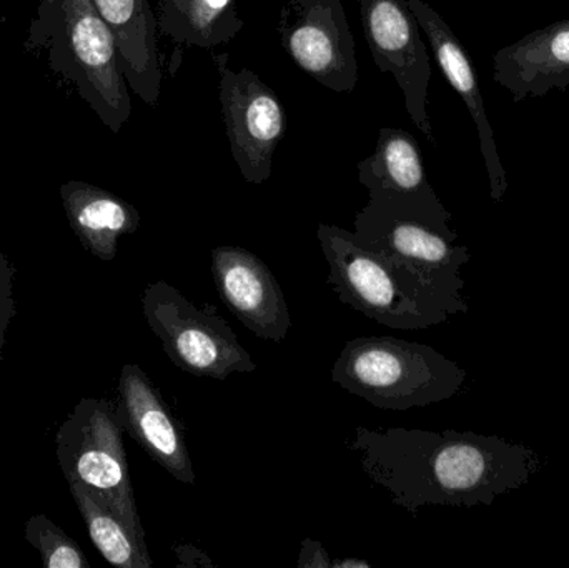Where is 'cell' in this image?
Masks as SVG:
<instances>
[{
    "instance_id": "cell-1",
    "label": "cell",
    "mask_w": 569,
    "mask_h": 568,
    "mask_svg": "<svg viewBox=\"0 0 569 568\" xmlns=\"http://www.w3.org/2000/svg\"><path fill=\"white\" fill-rule=\"evenodd\" d=\"M348 446L391 504L411 517L428 506H491L527 486L543 466L540 454L523 444L457 430L355 427Z\"/></svg>"
},
{
    "instance_id": "cell-2",
    "label": "cell",
    "mask_w": 569,
    "mask_h": 568,
    "mask_svg": "<svg viewBox=\"0 0 569 568\" xmlns=\"http://www.w3.org/2000/svg\"><path fill=\"white\" fill-rule=\"evenodd\" d=\"M23 50L42 63L57 87L73 93L100 122L119 133L132 116V97L116 37L92 0H39Z\"/></svg>"
},
{
    "instance_id": "cell-3",
    "label": "cell",
    "mask_w": 569,
    "mask_h": 568,
    "mask_svg": "<svg viewBox=\"0 0 569 568\" xmlns=\"http://www.w3.org/2000/svg\"><path fill=\"white\" fill-rule=\"evenodd\" d=\"M330 267L327 283L338 300L368 319L397 330H423L470 310L407 267L361 246L350 230L320 223L317 230Z\"/></svg>"
},
{
    "instance_id": "cell-4",
    "label": "cell",
    "mask_w": 569,
    "mask_h": 568,
    "mask_svg": "<svg viewBox=\"0 0 569 568\" xmlns=\"http://www.w3.org/2000/svg\"><path fill=\"white\" fill-rule=\"evenodd\" d=\"M331 379L375 409L410 410L458 396L467 370L425 343L358 337L345 343Z\"/></svg>"
},
{
    "instance_id": "cell-5",
    "label": "cell",
    "mask_w": 569,
    "mask_h": 568,
    "mask_svg": "<svg viewBox=\"0 0 569 568\" xmlns=\"http://www.w3.org/2000/svg\"><path fill=\"white\" fill-rule=\"evenodd\" d=\"M451 213L443 203L417 202L388 193H368L355 216V240L407 267L457 299H465L461 267L470 262L468 247L457 246Z\"/></svg>"
},
{
    "instance_id": "cell-6",
    "label": "cell",
    "mask_w": 569,
    "mask_h": 568,
    "mask_svg": "<svg viewBox=\"0 0 569 568\" xmlns=\"http://www.w3.org/2000/svg\"><path fill=\"white\" fill-rule=\"evenodd\" d=\"M56 454L67 484L89 487L146 539L116 402L83 397L57 430Z\"/></svg>"
},
{
    "instance_id": "cell-7",
    "label": "cell",
    "mask_w": 569,
    "mask_h": 568,
    "mask_svg": "<svg viewBox=\"0 0 569 568\" xmlns=\"http://www.w3.org/2000/svg\"><path fill=\"white\" fill-rule=\"evenodd\" d=\"M142 312L166 356L190 376L226 380L259 369L216 306L199 309L166 280L143 290Z\"/></svg>"
},
{
    "instance_id": "cell-8",
    "label": "cell",
    "mask_w": 569,
    "mask_h": 568,
    "mask_svg": "<svg viewBox=\"0 0 569 568\" xmlns=\"http://www.w3.org/2000/svg\"><path fill=\"white\" fill-rule=\"evenodd\" d=\"M212 60L230 152L243 179L262 186L272 176L273 153L287 133L284 106L253 70H233L229 53H213Z\"/></svg>"
},
{
    "instance_id": "cell-9",
    "label": "cell",
    "mask_w": 569,
    "mask_h": 568,
    "mask_svg": "<svg viewBox=\"0 0 569 568\" xmlns=\"http://www.w3.org/2000/svg\"><path fill=\"white\" fill-rule=\"evenodd\" d=\"M277 32L298 69L333 92H353L357 53L341 0H288Z\"/></svg>"
},
{
    "instance_id": "cell-10",
    "label": "cell",
    "mask_w": 569,
    "mask_h": 568,
    "mask_svg": "<svg viewBox=\"0 0 569 568\" xmlns=\"http://www.w3.org/2000/svg\"><path fill=\"white\" fill-rule=\"evenodd\" d=\"M365 39L378 70L391 73L405 109L421 133L435 142L428 117L431 59L421 27L407 0H358Z\"/></svg>"
},
{
    "instance_id": "cell-11",
    "label": "cell",
    "mask_w": 569,
    "mask_h": 568,
    "mask_svg": "<svg viewBox=\"0 0 569 568\" xmlns=\"http://www.w3.org/2000/svg\"><path fill=\"white\" fill-rule=\"evenodd\" d=\"M117 393L116 413L123 434L132 437L173 479L196 486V470L182 426L142 367H122Z\"/></svg>"
},
{
    "instance_id": "cell-12",
    "label": "cell",
    "mask_w": 569,
    "mask_h": 568,
    "mask_svg": "<svg viewBox=\"0 0 569 568\" xmlns=\"http://www.w3.org/2000/svg\"><path fill=\"white\" fill-rule=\"evenodd\" d=\"M212 277L220 299L250 332L267 342L287 339L291 329L287 299L260 257L242 247H216Z\"/></svg>"
},
{
    "instance_id": "cell-13",
    "label": "cell",
    "mask_w": 569,
    "mask_h": 568,
    "mask_svg": "<svg viewBox=\"0 0 569 568\" xmlns=\"http://www.w3.org/2000/svg\"><path fill=\"white\" fill-rule=\"evenodd\" d=\"M411 12L417 17L421 30L427 33L431 43L435 59L445 79L448 80L455 92L461 97L471 119L477 123L478 137H480L481 156L490 177L491 199L501 202L508 190L507 170L498 156L497 142H495L493 129L485 110L483 97H481L480 83L473 62L468 56L463 43L455 36L443 17L425 0H407Z\"/></svg>"
},
{
    "instance_id": "cell-14",
    "label": "cell",
    "mask_w": 569,
    "mask_h": 568,
    "mask_svg": "<svg viewBox=\"0 0 569 568\" xmlns=\"http://www.w3.org/2000/svg\"><path fill=\"white\" fill-rule=\"evenodd\" d=\"M493 79L515 102L569 87V19L541 27L493 56Z\"/></svg>"
},
{
    "instance_id": "cell-15",
    "label": "cell",
    "mask_w": 569,
    "mask_h": 568,
    "mask_svg": "<svg viewBox=\"0 0 569 568\" xmlns=\"http://www.w3.org/2000/svg\"><path fill=\"white\" fill-rule=\"evenodd\" d=\"M116 37L120 69L133 96L156 107L163 72L157 19L149 0H92Z\"/></svg>"
},
{
    "instance_id": "cell-16",
    "label": "cell",
    "mask_w": 569,
    "mask_h": 568,
    "mask_svg": "<svg viewBox=\"0 0 569 568\" xmlns=\"http://www.w3.org/2000/svg\"><path fill=\"white\" fill-rule=\"evenodd\" d=\"M67 220L87 252L112 262L119 240L139 230L140 213L132 203L92 183L70 180L60 186Z\"/></svg>"
},
{
    "instance_id": "cell-17",
    "label": "cell",
    "mask_w": 569,
    "mask_h": 568,
    "mask_svg": "<svg viewBox=\"0 0 569 568\" xmlns=\"http://www.w3.org/2000/svg\"><path fill=\"white\" fill-rule=\"evenodd\" d=\"M358 180L367 187L368 193H388L417 202H441L428 182L420 146L407 130L380 129L375 152L358 163Z\"/></svg>"
},
{
    "instance_id": "cell-18",
    "label": "cell",
    "mask_w": 569,
    "mask_h": 568,
    "mask_svg": "<svg viewBox=\"0 0 569 568\" xmlns=\"http://www.w3.org/2000/svg\"><path fill=\"white\" fill-rule=\"evenodd\" d=\"M157 30L179 47L213 49L246 27L237 0H157Z\"/></svg>"
},
{
    "instance_id": "cell-19",
    "label": "cell",
    "mask_w": 569,
    "mask_h": 568,
    "mask_svg": "<svg viewBox=\"0 0 569 568\" xmlns=\"http://www.w3.org/2000/svg\"><path fill=\"white\" fill-rule=\"evenodd\" d=\"M77 509L86 522L87 532L100 556L113 567L150 568L152 557L146 539L137 536L122 517L117 516L109 504L103 502L89 487L69 484Z\"/></svg>"
},
{
    "instance_id": "cell-20",
    "label": "cell",
    "mask_w": 569,
    "mask_h": 568,
    "mask_svg": "<svg viewBox=\"0 0 569 568\" xmlns=\"http://www.w3.org/2000/svg\"><path fill=\"white\" fill-rule=\"evenodd\" d=\"M26 540L39 552L47 568H90L86 554L76 540L43 514L30 516L23 527Z\"/></svg>"
},
{
    "instance_id": "cell-21",
    "label": "cell",
    "mask_w": 569,
    "mask_h": 568,
    "mask_svg": "<svg viewBox=\"0 0 569 568\" xmlns=\"http://www.w3.org/2000/svg\"><path fill=\"white\" fill-rule=\"evenodd\" d=\"M16 276V266L10 262L9 257L0 253V362H2V349L6 346V333L17 312L16 299H13Z\"/></svg>"
},
{
    "instance_id": "cell-22",
    "label": "cell",
    "mask_w": 569,
    "mask_h": 568,
    "mask_svg": "<svg viewBox=\"0 0 569 568\" xmlns=\"http://www.w3.org/2000/svg\"><path fill=\"white\" fill-rule=\"evenodd\" d=\"M333 560L328 556L325 547L317 540L305 539L301 542L300 556H298V567L301 568H331Z\"/></svg>"
},
{
    "instance_id": "cell-23",
    "label": "cell",
    "mask_w": 569,
    "mask_h": 568,
    "mask_svg": "<svg viewBox=\"0 0 569 568\" xmlns=\"http://www.w3.org/2000/svg\"><path fill=\"white\" fill-rule=\"evenodd\" d=\"M173 550L177 552L179 567H213L209 556L203 554L202 550L197 549L196 546L180 544V546L173 547Z\"/></svg>"
},
{
    "instance_id": "cell-24",
    "label": "cell",
    "mask_w": 569,
    "mask_h": 568,
    "mask_svg": "<svg viewBox=\"0 0 569 568\" xmlns=\"http://www.w3.org/2000/svg\"><path fill=\"white\" fill-rule=\"evenodd\" d=\"M370 564L367 560L360 559H340L333 560L331 568H370Z\"/></svg>"
},
{
    "instance_id": "cell-25",
    "label": "cell",
    "mask_w": 569,
    "mask_h": 568,
    "mask_svg": "<svg viewBox=\"0 0 569 568\" xmlns=\"http://www.w3.org/2000/svg\"><path fill=\"white\" fill-rule=\"evenodd\" d=\"M0 2H9V0H0Z\"/></svg>"
}]
</instances>
